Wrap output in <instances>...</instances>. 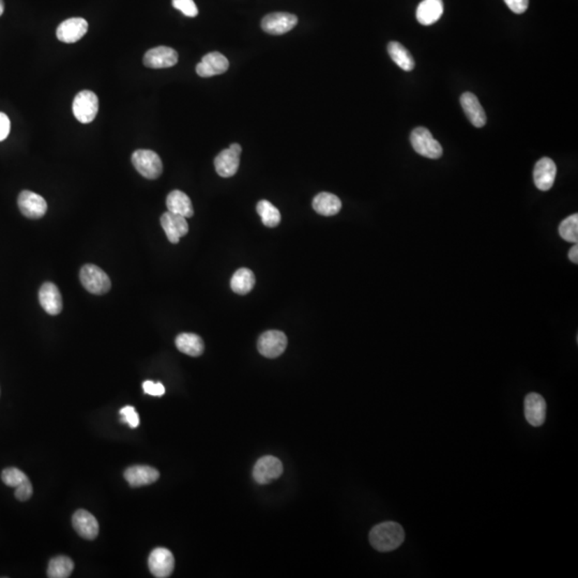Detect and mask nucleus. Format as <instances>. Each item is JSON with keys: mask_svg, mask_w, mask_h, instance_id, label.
<instances>
[{"mask_svg": "<svg viewBox=\"0 0 578 578\" xmlns=\"http://www.w3.org/2000/svg\"><path fill=\"white\" fill-rule=\"evenodd\" d=\"M176 347L179 352L191 356H199L205 349L201 336L194 333H181L176 338Z\"/></svg>", "mask_w": 578, "mask_h": 578, "instance_id": "nucleus-25", "label": "nucleus"}, {"mask_svg": "<svg viewBox=\"0 0 578 578\" xmlns=\"http://www.w3.org/2000/svg\"><path fill=\"white\" fill-rule=\"evenodd\" d=\"M32 485L29 480L25 481L23 484L15 489V497L20 501H26L32 496Z\"/></svg>", "mask_w": 578, "mask_h": 578, "instance_id": "nucleus-35", "label": "nucleus"}, {"mask_svg": "<svg viewBox=\"0 0 578 578\" xmlns=\"http://www.w3.org/2000/svg\"><path fill=\"white\" fill-rule=\"evenodd\" d=\"M11 129V122L7 115L0 113V142L8 138Z\"/></svg>", "mask_w": 578, "mask_h": 578, "instance_id": "nucleus-37", "label": "nucleus"}, {"mask_svg": "<svg viewBox=\"0 0 578 578\" xmlns=\"http://www.w3.org/2000/svg\"><path fill=\"white\" fill-rule=\"evenodd\" d=\"M87 30L88 23L86 20L82 17H72L66 20L58 26L56 35L59 41L64 43H75L87 34Z\"/></svg>", "mask_w": 578, "mask_h": 578, "instance_id": "nucleus-13", "label": "nucleus"}, {"mask_svg": "<svg viewBox=\"0 0 578 578\" xmlns=\"http://www.w3.org/2000/svg\"><path fill=\"white\" fill-rule=\"evenodd\" d=\"M173 7L182 12L185 16L195 17L198 14V9L193 0H173Z\"/></svg>", "mask_w": 578, "mask_h": 578, "instance_id": "nucleus-32", "label": "nucleus"}, {"mask_svg": "<svg viewBox=\"0 0 578 578\" xmlns=\"http://www.w3.org/2000/svg\"><path fill=\"white\" fill-rule=\"evenodd\" d=\"M557 166L549 158H542L537 161L533 171V180L535 187L541 191L551 190L555 183Z\"/></svg>", "mask_w": 578, "mask_h": 578, "instance_id": "nucleus-17", "label": "nucleus"}, {"mask_svg": "<svg viewBox=\"0 0 578 578\" xmlns=\"http://www.w3.org/2000/svg\"><path fill=\"white\" fill-rule=\"evenodd\" d=\"M1 480H3V482L5 483L7 486L16 489V487L23 484L25 481L29 480V479H28L27 475H26L23 471L11 467V468L5 469V470L3 471V473H1Z\"/></svg>", "mask_w": 578, "mask_h": 578, "instance_id": "nucleus-31", "label": "nucleus"}, {"mask_svg": "<svg viewBox=\"0 0 578 578\" xmlns=\"http://www.w3.org/2000/svg\"><path fill=\"white\" fill-rule=\"evenodd\" d=\"M178 62V53L168 46L151 48L145 54L144 64L151 69H165Z\"/></svg>", "mask_w": 578, "mask_h": 578, "instance_id": "nucleus-12", "label": "nucleus"}, {"mask_svg": "<svg viewBox=\"0 0 578 578\" xmlns=\"http://www.w3.org/2000/svg\"><path fill=\"white\" fill-rule=\"evenodd\" d=\"M461 104L467 118L475 128H482L486 124V114L478 98L471 92H465L461 96Z\"/></svg>", "mask_w": 578, "mask_h": 578, "instance_id": "nucleus-21", "label": "nucleus"}, {"mask_svg": "<svg viewBox=\"0 0 578 578\" xmlns=\"http://www.w3.org/2000/svg\"><path fill=\"white\" fill-rule=\"evenodd\" d=\"M132 163L136 171L145 178L154 180L162 174V161L154 151L147 149L135 151L132 154Z\"/></svg>", "mask_w": 578, "mask_h": 578, "instance_id": "nucleus-3", "label": "nucleus"}, {"mask_svg": "<svg viewBox=\"0 0 578 578\" xmlns=\"http://www.w3.org/2000/svg\"><path fill=\"white\" fill-rule=\"evenodd\" d=\"M39 301L44 311L50 315H58L62 311V297L55 284L44 283L40 288Z\"/></svg>", "mask_w": 578, "mask_h": 578, "instance_id": "nucleus-19", "label": "nucleus"}, {"mask_svg": "<svg viewBox=\"0 0 578 578\" xmlns=\"http://www.w3.org/2000/svg\"><path fill=\"white\" fill-rule=\"evenodd\" d=\"M505 5L511 11L521 14L528 9L529 0H505Z\"/></svg>", "mask_w": 578, "mask_h": 578, "instance_id": "nucleus-36", "label": "nucleus"}, {"mask_svg": "<svg viewBox=\"0 0 578 578\" xmlns=\"http://www.w3.org/2000/svg\"><path fill=\"white\" fill-rule=\"evenodd\" d=\"M547 402L540 394L529 393L525 398V417L529 424L539 428L547 419Z\"/></svg>", "mask_w": 578, "mask_h": 578, "instance_id": "nucleus-14", "label": "nucleus"}, {"mask_svg": "<svg viewBox=\"0 0 578 578\" xmlns=\"http://www.w3.org/2000/svg\"><path fill=\"white\" fill-rule=\"evenodd\" d=\"M313 208L318 215L331 217L341 211L342 201L336 195L322 192L314 197Z\"/></svg>", "mask_w": 578, "mask_h": 578, "instance_id": "nucleus-24", "label": "nucleus"}, {"mask_svg": "<svg viewBox=\"0 0 578 578\" xmlns=\"http://www.w3.org/2000/svg\"><path fill=\"white\" fill-rule=\"evenodd\" d=\"M76 533L86 540H94L99 535V523L96 517L86 510H78L72 517Z\"/></svg>", "mask_w": 578, "mask_h": 578, "instance_id": "nucleus-20", "label": "nucleus"}, {"mask_svg": "<svg viewBox=\"0 0 578 578\" xmlns=\"http://www.w3.org/2000/svg\"><path fill=\"white\" fill-rule=\"evenodd\" d=\"M254 285H255V277H254L253 272L247 268L237 270L231 277V289L238 295H247L253 289Z\"/></svg>", "mask_w": 578, "mask_h": 578, "instance_id": "nucleus-26", "label": "nucleus"}, {"mask_svg": "<svg viewBox=\"0 0 578 578\" xmlns=\"http://www.w3.org/2000/svg\"><path fill=\"white\" fill-rule=\"evenodd\" d=\"M120 414L122 416V422L128 423L131 428H138L140 425V417L138 412H135L134 407L126 406L120 410Z\"/></svg>", "mask_w": 578, "mask_h": 578, "instance_id": "nucleus-33", "label": "nucleus"}, {"mask_svg": "<svg viewBox=\"0 0 578 578\" xmlns=\"http://www.w3.org/2000/svg\"><path fill=\"white\" fill-rule=\"evenodd\" d=\"M257 213L261 217V222L265 226L273 229L277 227L281 222V213L279 209L272 205L270 201H261L257 203Z\"/></svg>", "mask_w": 578, "mask_h": 578, "instance_id": "nucleus-29", "label": "nucleus"}, {"mask_svg": "<svg viewBox=\"0 0 578 578\" xmlns=\"http://www.w3.org/2000/svg\"><path fill=\"white\" fill-rule=\"evenodd\" d=\"M80 279L82 286L94 295H104L110 291L112 286L110 277L106 272L98 266L92 263L85 265L80 269Z\"/></svg>", "mask_w": 578, "mask_h": 578, "instance_id": "nucleus-2", "label": "nucleus"}, {"mask_svg": "<svg viewBox=\"0 0 578 578\" xmlns=\"http://www.w3.org/2000/svg\"><path fill=\"white\" fill-rule=\"evenodd\" d=\"M569 259H571L572 263H578V245H577V243H575V245H574V247H572V249L570 250Z\"/></svg>", "mask_w": 578, "mask_h": 578, "instance_id": "nucleus-38", "label": "nucleus"}, {"mask_svg": "<svg viewBox=\"0 0 578 578\" xmlns=\"http://www.w3.org/2000/svg\"><path fill=\"white\" fill-rule=\"evenodd\" d=\"M388 53L391 59L393 60L400 69L406 72L414 70V60L412 54L406 50L405 46L398 42L392 41L388 44Z\"/></svg>", "mask_w": 578, "mask_h": 578, "instance_id": "nucleus-27", "label": "nucleus"}, {"mask_svg": "<svg viewBox=\"0 0 578 578\" xmlns=\"http://www.w3.org/2000/svg\"><path fill=\"white\" fill-rule=\"evenodd\" d=\"M161 225L166 233L169 243H178L180 238L189 233L187 217L169 211L161 217Z\"/></svg>", "mask_w": 578, "mask_h": 578, "instance_id": "nucleus-16", "label": "nucleus"}, {"mask_svg": "<svg viewBox=\"0 0 578 578\" xmlns=\"http://www.w3.org/2000/svg\"><path fill=\"white\" fill-rule=\"evenodd\" d=\"M444 14L442 0H423L417 9V20L421 25H433Z\"/></svg>", "mask_w": 578, "mask_h": 578, "instance_id": "nucleus-22", "label": "nucleus"}, {"mask_svg": "<svg viewBox=\"0 0 578 578\" xmlns=\"http://www.w3.org/2000/svg\"><path fill=\"white\" fill-rule=\"evenodd\" d=\"M74 563L66 556H58L50 560L48 565V576L50 578H66L71 575Z\"/></svg>", "mask_w": 578, "mask_h": 578, "instance_id": "nucleus-28", "label": "nucleus"}, {"mask_svg": "<svg viewBox=\"0 0 578 578\" xmlns=\"http://www.w3.org/2000/svg\"><path fill=\"white\" fill-rule=\"evenodd\" d=\"M19 208L28 219H41L48 211V203L41 195L31 191H23L20 194Z\"/></svg>", "mask_w": 578, "mask_h": 578, "instance_id": "nucleus-11", "label": "nucleus"}, {"mask_svg": "<svg viewBox=\"0 0 578 578\" xmlns=\"http://www.w3.org/2000/svg\"><path fill=\"white\" fill-rule=\"evenodd\" d=\"M283 473V465L277 457L267 455L257 461L254 466V480L259 484H268L273 480H277Z\"/></svg>", "mask_w": 578, "mask_h": 578, "instance_id": "nucleus-8", "label": "nucleus"}, {"mask_svg": "<svg viewBox=\"0 0 578 578\" xmlns=\"http://www.w3.org/2000/svg\"><path fill=\"white\" fill-rule=\"evenodd\" d=\"M410 142L414 151L420 156L428 159H439L442 156V147L433 138L432 133L428 129L419 127L414 129L410 135Z\"/></svg>", "mask_w": 578, "mask_h": 578, "instance_id": "nucleus-4", "label": "nucleus"}, {"mask_svg": "<svg viewBox=\"0 0 578 578\" xmlns=\"http://www.w3.org/2000/svg\"><path fill=\"white\" fill-rule=\"evenodd\" d=\"M166 206L169 212L175 215H182L185 217H191L194 215L190 197L179 190L172 191L167 195Z\"/></svg>", "mask_w": 578, "mask_h": 578, "instance_id": "nucleus-23", "label": "nucleus"}, {"mask_svg": "<svg viewBox=\"0 0 578 578\" xmlns=\"http://www.w3.org/2000/svg\"><path fill=\"white\" fill-rule=\"evenodd\" d=\"M229 62L221 53L212 52L203 56L201 62L197 64L196 72L201 78H211L225 73L229 70Z\"/></svg>", "mask_w": 578, "mask_h": 578, "instance_id": "nucleus-15", "label": "nucleus"}, {"mask_svg": "<svg viewBox=\"0 0 578 578\" xmlns=\"http://www.w3.org/2000/svg\"><path fill=\"white\" fill-rule=\"evenodd\" d=\"M298 24V17L294 14L286 12H275L270 13L263 17L261 21V28L269 35H284L291 31Z\"/></svg>", "mask_w": 578, "mask_h": 578, "instance_id": "nucleus-9", "label": "nucleus"}, {"mask_svg": "<svg viewBox=\"0 0 578 578\" xmlns=\"http://www.w3.org/2000/svg\"><path fill=\"white\" fill-rule=\"evenodd\" d=\"M143 389H144L145 393L149 394V396H162L165 393L164 386L161 382L147 380L143 384Z\"/></svg>", "mask_w": 578, "mask_h": 578, "instance_id": "nucleus-34", "label": "nucleus"}, {"mask_svg": "<svg viewBox=\"0 0 578 578\" xmlns=\"http://www.w3.org/2000/svg\"><path fill=\"white\" fill-rule=\"evenodd\" d=\"M559 233L563 240L568 243H577L578 241V215H570L563 219L559 225Z\"/></svg>", "mask_w": 578, "mask_h": 578, "instance_id": "nucleus-30", "label": "nucleus"}, {"mask_svg": "<svg viewBox=\"0 0 578 578\" xmlns=\"http://www.w3.org/2000/svg\"><path fill=\"white\" fill-rule=\"evenodd\" d=\"M368 539L376 551L386 553L398 549L404 543L405 531L396 521H384L370 530Z\"/></svg>", "mask_w": 578, "mask_h": 578, "instance_id": "nucleus-1", "label": "nucleus"}, {"mask_svg": "<svg viewBox=\"0 0 578 578\" xmlns=\"http://www.w3.org/2000/svg\"><path fill=\"white\" fill-rule=\"evenodd\" d=\"M160 478V472L154 467L132 466L124 471V479L132 487L145 486V485L152 484L157 482Z\"/></svg>", "mask_w": 578, "mask_h": 578, "instance_id": "nucleus-18", "label": "nucleus"}, {"mask_svg": "<svg viewBox=\"0 0 578 578\" xmlns=\"http://www.w3.org/2000/svg\"><path fill=\"white\" fill-rule=\"evenodd\" d=\"M287 347V338L285 334L277 330H270L259 336L257 348L261 354L269 359L281 356Z\"/></svg>", "mask_w": 578, "mask_h": 578, "instance_id": "nucleus-7", "label": "nucleus"}, {"mask_svg": "<svg viewBox=\"0 0 578 578\" xmlns=\"http://www.w3.org/2000/svg\"><path fill=\"white\" fill-rule=\"evenodd\" d=\"M3 11H5V3H3V0H0V16L3 15Z\"/></svg>", "mask_w": 578, "mask_h": 578, "instance_id": "nucleus-39", "label": "nucleus"}, {"mask_svg": "<svg viewBox=\"0 0 578 578\" xmlns=\"http://www.w3.org/2000/svg\"><path fill=\"white\" fill-rule=\"evenodd\" d=\"M148 565L151 573L156 577H168L174 571L175 558L172 551L159 547L154 549L149 556Z\"/></svg>", "mask_w": 578, "mask_h": 578, "instance_id": "nucleus-10", "label": "nucleus"}, {"mask_svg": "<svg viewBox=\"0 0 578 578\" xmlns=\"http://www.w3.org/2000/svg\"><path fill=\"white\" fill-rule=\"evenodd\" d=\"M241 151L243 148L240 145L233 144L229 148L217 154L215 159V166L219 176L229 178L238 172L240 164Z\"/></svg>", "mask_w": 578, "mask_h": 578, "instance_id": "nucleus-6", "label": "nucleus"}, {"mask_svg": "<svg viewBox=\"0 0 578 578\" xmlns=\"http://www.w3.org/2000/svg\"><path fill=\"white\" fill-rule=\"evenodd\" d=\"M74 116L82 124L94 122L99 112V99L94 92L82 90L76 94L72 106Z\"/></svg>", "mask_w": 578, "mask_h": 578, "instance_id": "nucleus-5", "label": "nucleus"}]
</instances>
